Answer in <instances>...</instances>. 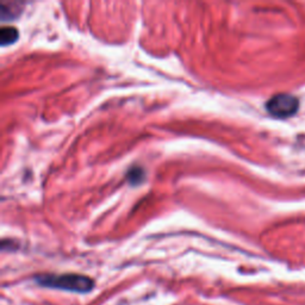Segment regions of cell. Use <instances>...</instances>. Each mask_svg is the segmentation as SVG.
<instances>
[{
  "mask_svg": "<svg viewBox=\"0 0 305 305\" xmlns=\"http://www.w3.org/2000/svg\"><path fill=\"white\" fill-rule=\"evenodd\" d=\"M37 282L43 286L55 287V289L72 291V292H89L93 289V280L86 275L74 274H43L38 275Z\"/></svg>",
  "mask_w": 305,
  "mask_h": 305,
  "instance_id": "6da1fadb",
  "label": "cell"
},
{
  "mask_svg": "<svg viewBox=\"0 0 305 305\" xmlns=\"http://www.w3.org/2000/svg\"><path fill=\"white\" fill-rule=\"evenodd\" d=\"M299 101L295 95L276 94L266 103L268 114L276 118H286L293 116L298 111Z\"/></svg>",
  "mask_w": 305,
  "mask_h": 305,
  "instance_id": "7a4b0ae2",
  "label": "cell"
},
{
  "mask_svg": "<svg viewBox=\"0 0 305 305\" xmlns=\"http://www.w3.org/2000/svg\"><path fill=\"white\" fill-rule=\"evenodd\" d=\"M18 30L15 27H2L0 30V42L1 46H10L18 39Z\"/></svg>",
  "mask_w": 305,
  "mask_h": 305,
  "instance_id": "3957f363",
  "label": "cell"
},
{
  "mask_svg": "<svg viewBox=\"0 0 305 305\" xmlns=\"http://www.w3.org/2000/svg\"><path fill=\"white\" fill-rule=\"evenodd\" d=\"M128 178H129L130 183H138L140 180H142V169L138 167H135L134 169H131V171L129 172Z\"/></svg>",
  "mask_w": 305,
  "mask_h": 305,
  "instance_id": "277c9868",
  "label": "cell"
}]
</instances>
